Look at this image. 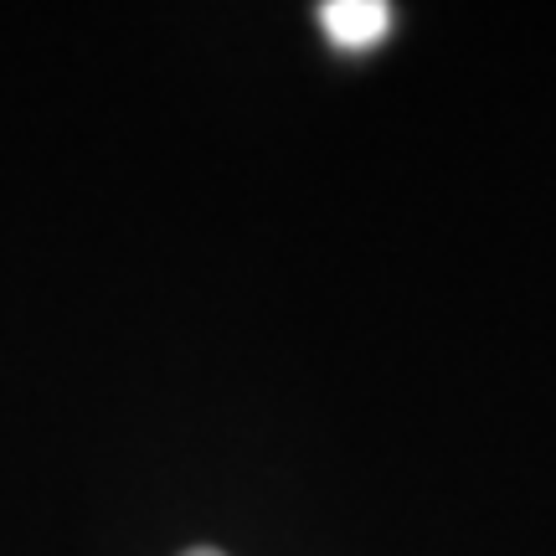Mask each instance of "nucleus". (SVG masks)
Returning <instances> with one entry per match:
<instances>
[{
	"mask_svg": "<svg viewBox=\"0 0 556 556\" xmlns=\"http://www.w3.org/2000/svg\"><path fill=\"white\" fill-rule=\"evenodd\" d=\"M186 556H222L217 546H197V552H186Z\"/></svg>",
	"mask_w": 556,
	"mask_h": 556,
	"instance_id": "nucleus-2",
	"label": "nucleus"
},
{
	"mask_svg": "<svg viewBox=\"0 0 556 556\" xmlns=\"http://www.w3.org/2000/svg\"><path fill=\"white\" fill-rule=\"evenodd\" d=\"M319 26H325V37L336 47L366 52V47H377L387 37L392 5H381V0H330V5H319Z\"/></svg>",
	"mask_w": 556,
	"mask_h": 556,
	"instance_id": "nucleus-1",
	"label": "nucleus"
}]
</instances>
